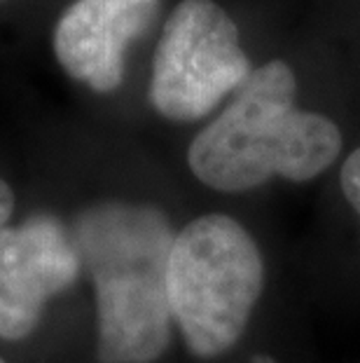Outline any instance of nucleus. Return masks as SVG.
Returning <instances> with one entry per match:
<instances>
[{"label": "nucleus", "instance_id": "f257e3e1", "mask_svg": "<svg viewBox=\"0 0 360 363\" xmlns=\"http://www.w3.org/2000/svg\"><path fill=\"white\" fill-rule=\"evenodd\" d=\"M73 242L96 296L103 363H152L171 340L168 256L175 233L162 208L103 199L82 208Z\"/></svg>", "mask_w": 360, "mask_h": 363}, {"label": "nucleus", "instance_id": "f03ea898", "mask_svg": "<svg viewBox=\"0 0 360 363\" xmlns=\"http://www.w3.org/2000/svg\"><path fill=\"white\" fill-rule=\"evenodd\" d=\"M297 80L286 61L255 68L234 101L187 148V164L206 188L246 192L272 179L306 183L332 167L342 131L330 118L295 106Z\"/></svg>", "mask_w": 360, "mask_h": 363}, {"label": "nucleus", "instance_id": "7ed1b4c3", "mask_svg": "<svg viewBox=\"0 0 360 363\" xmlns=\"http://www.w3.org/2000/svg\"><path fill=\"white\" fill-rule=\"evenodd\" d=\"M262 284V253L239 220L206 213L175 233L166 274L168 305L194 357L213 359L232 350Z\"/></svg>", "mask_w": 360, "mask_h": 363}, {"label": "nucleus", "instance_id": "20e7f679", "mask_svg": "<svg viewBox=\"0 0 360 363\" xmlns=\"http://www.w3.org/2000/svg\"><path fill=\"white\" fill-rule=\"evenodd\" d=\"M239 28L216 0H178L159 30L148 99L166 120L206 118L250 75Z\"/></svg>", "mask_w": 360, "mask_h": 363}, {"label": "nucleus", "instance_id": "39448f33", "mask_svg": "<svg viewBox=\"0 0 360 363\" xmlns=\"http://www.w3.org/2000/svg\"><path fill=\"white\" fill-rule=\"evenodd\" d=\"M162 5L164 0H68L50 30L59 68L94 94L117 91L129 50L157 24Z\"/></svg>", "mask_w": 360, "mask_h": 363}, {"label": "nucleus", "instance_id": "423d86ee", "mask_svg": "<svg viewBox=\"0 0 360 363\" xmlns=\"http://www.w3.org/2000/svg\"><path fill=\"white\" fill-rule=\"evenodd\" d=\"M73 235L50 213L0 230V337L19 342L35 330L47 303L78 279Z\"/></svg>", "mask_w": 360, "mask_h": 363}, {"label": "nucleus", "instance_id": "0eeeda50", "mask_svg": "<svg viewBox=\"0 0 360 363\" xmlns=\"http://www.w3.org/2000/svg\"><path fill=\"white\" fill-rule=\"evenodd\" d=\"M339 183H342V192H344V197H347V202L354 206V211L360 216V148L351 152L347 162H344Z\"/></svg>", "mask_w": 360, "mask_h": 363}, {"label": "nucleus", "instance_id": "6e6552de", "mask_svg": "<svg viewBox=\"0 0 360 363\" xmlns=\"http://www.w3.org/2000/svg\"><path fill=\"white\" fill-rule=\"evenodd\" d=\"M12 211H14V190L10 188V183L0 176V230L10 223Z\"/></svg>", "mask_w": 360, "mask_h": 363}, {"label": "nucleus", "instance_id": "1a4fd4ad", "mask_svg": "<svg viewBox=\"0 0 360 363\" xmlns=\"http://www.w3.org/2000/svg\"><path fill=\"white\" fill-rule=\"evenodd\" d=\"M21 7H42V0H0V17Z\"/></svg>", "mask_w": 360, "mask_h": 363}, {"label": "nucleus", "instance_id": "9d476101", "mask_svg": "<svg viewBox=\"0 0 360 363\" xmlns=\"http://www.w3.org/2000/svg\"><path fill=\"white\" fill-rule=\"evenodd\" d=\"M0 363H5V361H3V359H0Z\"/></svg>", "mask_w": 360, "mask_h": 363}]
</instances>
